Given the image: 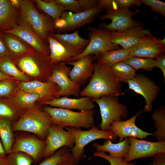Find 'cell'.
Instances as JSON below:
<instances>
[{
    "label": "cell",
    "mask_w": 165,
    "mask_h": 165,
    "mask_svg": "<svg viewBox=\"0 0 165 165\" xmlns=\"http://www.w3.org/2000/svg\"><path fill=\"white\" fill-rule=\"evenodd\" d=\"M45 141L46 146L43 156L44 158L52 155L63 147L71 149L75 144L74 138L70 132L53 123L48 128Z\"/></svg>",
    "instance_id": "4fadbf2b"
},
{
    "label": "cell",
    "mask_w": 165,
    "mask_h": 165,
    "mask_svg": "<svg viewBox=\"0 0 165 165\" xmlns=\"http://www.w3.org/2000/svg\"><path fill=\"white\" fill-rule=\"evenodd\" d=\"M0 138L6 154H9L15 141V135L12 121L8 119L0 118Z\"/></svg>",
    "instance_id": "f1b7e54d"
},
{
    "label": "cell",
    "mask_w": 165,
    "mask_h": 165,
    "mask_svg": "<svg viewBox=\"0 0 165 165\" xmlns=\"http://www.w3.org/2000/svg\"><path fill=\"white\" fill-rule=\"evenodd\" d=\"M152 157L153 163L148 165H165V152L156 154Z\"/></svg>",
    "instance_id": "f6af8a7d"
},
{
    "label": "cell",
    "mask_w": 165,
    "mask_h": 165,
    "mask_svg": "<svg viewBox=\"0 0 165 165\" xmlns=\"http://www.w3.org/2000/svg\"><path fill=\"white\" fill-rule=\"evenodd\" d=\"M123 61L131 66L136 71L140 69L150 71L155 67H157L155 59L143 58L136 57H131Z\"/></svg>",
    "instance_id": "d590c367"
},
{
    "label": "cell",
    "mask_w": 165,
    "mask_h": 165,
    "mask_svg": "<svg viewBox=\"0 0 165 165\" xmlns=\"http://www.w3.org/2000/svg\"><path fill=\"white\" fill-rule=\"evenodd\" d=\"M95 60V56L88 55L78 60L66 62V64L73 66L69 74L71 79L80 86L84 85L93 76Z\"/></svg>",
    "instance_id": "ac0fdd59"
},
{
    "label": "cell",
    "mask_w": 165,
    "mask_h": 165,
    "mask_svg": "<svg viewBox=\"0 0 165 165\" xmlns=\"http://www.w3.org/2000/svg\"><path fill=\"white\" fill-rule=\"evenodd\" d=\"M129 88L142 95L146 104L144 106V112L152 111V102L156 99L160 88L146 75L139 74L127 81Z\"/></svg>",
    "instance_id": "5bb4252c"
},
{
    "label": "cell",
    "mask_w": 165,
    "mask_h": 165,
    "mask_svg": "<svg viewBox=\"0 0 165 165\" xmlns=\"http://www.w3.org/2000/svg\"><path fill=\"white\" fill-rule=\"evenodd\" d=\"M57 4L63 6L65 10L73 13L82 11L78 0H54Z\"/></svg>",
    "instance_id": "ab89813d"
},
{
    "label": "cell",
    "mask_w": 165,
    "mask_h": 165,
    "mask_svg": "<svg viewBox=\"0 0 165 165\" xmlns=\"http://www.w3.org/2000/svg\"><path fill=\"white\" fill-rule=\"evenodd\" d=\"M15 60L16 64L23 73L33 77L43 75L48 81L53 66L49 56L34 50Z\"/></svg>",
    "instance_id": "8992f818"
},
{
    "label": "cell",
    "mask_w": 165,
    "mask_h": 165,
    "mask_svg": "<svg viewBox=\"0 0 165 165\" xmlns=\"http://www.w3.org/2000/svg\"><path fill=\"white\" fill-rule=\"evenodd\" d=\"M79 162L71 155L70 157L63 163L62 165H77Z\"/></svg>",
    "instance_id": "c3c4849f"
},
{
    "label": "cell",
    "mask_w": 165,
    "mask_h": 165,
    "mask_svg": "<svg viewBox=\"0 0 165 165\" xmlns=\"http://www.w3.org/2000/svg\"><path fill=\"white\" fill-rule=\"evenodd\" d=\"M139 12L138 11H132L129 9V7L120 8L108 12L100 16L99 18L102 20L110 19L112 22L108 24H102L99 28L106 29L109 31L121 32L132 27L143 26L141 23L132 18Z\"/></svg>",
    "instance_id": "8fae6325"
},
{
    "label": "cell",
    "mask_w": 165,
    "mask_h": 165,
    "mask_svg": "<svg viewBox=\"0 0 165 165\" xmlns=\"http://www.w3.org/2000/svg\"><path fill=\"white\" fill-rule=\"evenodd\" d=\"M110 68L115 77L120 82L127 83L136 75V71L123 61L112 66Z\"/></svg>",
    "instance_id": "d6a6232c"
},
{
    "label": "cell",
    "mask_w": 165,
    "mask_h": 165,
    "mask_svg": "<svg viewBox=\"0 0 165 165\" xmlns=\"http://www.w3.org/2000/svg\"><path fill=\"white\" fill-rule=\"evenodd\" d=\"M130 57V48H122L105 52L97 58V61L106 66L112 65L122 61Z\"/></svg>",
    "instance_id": "83f0119b"
},
{
    "label": "cell",
    "mask_w": 165,
    "mask_h": 165,
    "mask_svg": "<svg viewBox=\"0 0 165 165\" xmlns=\"http://www.w3.org/2000/svg\"><path fill=\"white\" fill-rule=\"evenodd\" d=\"M141 3L150 6L152 11L165 16V3L158 0H141Z\"/></svg>",
    "instance_id": "60d3db41"
},
{
    "label": "cell",
    "mask_w": 165,
    "mask_h": 165,
    "mask_svg": "<svg viewBox=\"0 0 165 165\" xmlns=\"http://www.w3.org/2000/svg\"><path fill=\"white\" fill-rule=\"evenodd\" d=\"M130 148L127 156L124 158L128 163L136 159L153 157L156 154L165 152V141L151 142L129 137Z\"/></svg>",
    "instance_id": "2e32d148"
},
{
    "label": "cell",
    "mask_w": 165,
    "mask_h": 165,
    "mask_svg": "<svg viewBox=\"0 0 165 165\" xmlns=\"http://www.w3.org/2000/svg\"><path fill=\"white\" fill-rule=\"evenodd\" d=\"M94 156L105 159L110 163L111 165H136L134 163L125 162L123 158L112 157L102 151L95 152L94 154Z\"/></svg>",
    "instance_id": "f35d334b"
},
{
    "label": "cell",
    "mask_w": 165,
    "mask_h": 165,
    "mask_svg": "<svg viewBox=\"0 0 165 165\" xmlns=\"http://www.w3.org/2000/svg\"><path fill=\"white\" fill-rule=\"evenodd\" d=\"M148 29L143 26H136L130 28L121 32L110 31L111 42L121 46L123 48H129L134 45L145 36L150 34Z\"/></svg>",
    "instance_id": "ffe728a7"
},
{
    "label": "cell",
    "mask_w": 165,
    "mask_h": 165,
    "mask_svg": "<svg viewBox=\"0 0 165 165\" xmlns=\"http://www.w3.org/2000/svg\"><path fill=\"white\" fill-rule=\"evenodd\" d=\"M65 129L73 136L75 140L74 146L70 149L71 155L79 161L84 158V147L89 143L99 139L115 141L118 138L112 131L101 130L95 125L86 130L70 127H66Z\"/></svg>",
    "instance_id": "5b68a950"
},
{
    "label": "cell",
    "mask_w": 165,
    "mask_h": 165,
    "mask_svg": "<svg viewBox=\"0 0 165 165\" xmlns=\"http://www.w3.org/2000/svg\"><path fill=\"white\" fill-rule=\"evenodd\" d=\"M93 99L87 97L78 98H72L67 97H54L52 100L41 103L54 107L71 109H77L80 111H90L95 107Z\"/></svg>",
    "instance_id": "603a6c76"
},
{
    "label": "cell",
    "mask_w": 165,
    "mask_h": 165,
    "mask_svg": "<svg viewBox=\"0 0 165 165\" xmlns=\"http://www.w3.org/2000/svg\"><path fill=\"white\" fill-rule=\"evenodd\" d=\"M20 10L14 8L9 0H0V32L12 30L17 25Z\"/></svg>",
    "instance_id": "cb8c5ba5"
},
{
    "label": "cell",
    "mask_w": 165,
    "mask_h": 165,
    "mask_svg": "<svg viewBox=\"0 0 165 165\" xmlns=\"http://www.w3.org/2000/svg\"><path fill=\"white\" fill-rule=\"evenodd\" d=\"M52 123L50 116L36 107L23 110L18 120L12 123V128L13 132L31 133L45 140L48 128Z\"/></svg>",
    "instance_id": "7a4b0ae2"
},
{
    "label": "cell",
    "mask_w": 165,
    "mask_h": 165,
    "mask_svg": "<svg viewBox=\"0 0 165 165\" xmlns=\"http://www.w3.org/2000/svg\"><path fill=\"white\" fill-rule=\"evenodd\" d=\"M13 29L3 33L14 34L28 44L36 51L50 56L49 46L33 30L26 22H19Z\"/></svg>",
    "instance_id": "d6986e66"
},
{
    "label": "cell",
    "mask_w": 165,
    "mask_h": 165,
    "mask_svg": "<svg viewBox=\"0 0 165 165\" xmlns=\"http://www.w3.org/2000/svg\"><path fill=\"white\" fill-rule=\"evenodd\" d=\"M152 118L154 121L156 130L152 133L158 142L165 141V107H160L153 112Z\"/></svg>",
    "instance_id": "1f68e13d"
},
{
    "label": "cell",
    "mask_w": 165,
    "mask_h": 165,
    "mask_svg": "<svg viewBox=\"0 0 165 165\" xmlns=\"http://www.w3.org/2000/svg\"><path fill=\"white\" fill-rule=\"evenodd\" d=\"M22 111L13 101L0 98V118L7 119L12 121L19 118Z\"/></svg>",
    "instance_id": "e575fe53"
},
{
    "label": "cell",
    "mask_w": 165,
    "mask_h": 165,
    "mask_svg": "<svg viewBox=\"0 0 165 165\" xmlns=\"http://www.w3.org/2000/svg\"><path fill=\"white\" fill-rule=\"evenodd\" d=\"M44 110L51 117L53 123L64 128L67 127L87 129L94 126L95 111L76 112L71 110L46 106Z\"/></svg>",
    "instance_id": "3957f363"
},
{
    "label": "cell",
    "mask_w": 165,
    "mask_h": 165,
    "mask_svg": "<svg viewBox=\"0 0 165 165\" xmlns=\"http://www.w3.org/2000/svg\"><path fill=\"white\" fill-rule=\"evenodd\" d=\"M0 71L8 76L24 82H28L29 79L16 66L14 61L9 55L0 58Z\"/></svg>",
    "instance_id": "f546056e"
},
{
    "label": "cell",
    "mask_w": 165,
    "mask_h": 165,
    "mask_svg": "<svg viewBox=\"0 0 165 165\" xmlns=\"http://www.w3.org/2000/svg\"><path fill=\"white\" fill-rule=\"evenodd\" d=\"M8 55H9V51L2 32H0V58Z\"/></svg>",
    "instance_id": "bcb514c9"
},
{
    "label": "cell",
    "mask_w": 165,
    "mask_h": 165,
    "mask_svg": "<svg viewBox=\"0 0 165 165\" xmlns=\"http://www.w3.org/2000/svg\"><path fill=\"white\" fill-rule=\"evenodd\" d=\"M35 1L38 8L50 16L54 21L59 19L62 13L65 10L63 6L56 3L54 0Z\"/></svg>",
    "instance_id": "836d02e7"
},
{
    "label": "cell",
    "mask_w": 165,
    "mask_h": 165,
    "mask_svg": "<svg viewBox=\"0 0 165 165\" xmlns=\"http://www.w3.org/2000/svg\"><path fill=\"white\" fill-rule=\"evenodd\" d=\"M7 165H31L33 160L31 157L22 152L11 153L6 156Z\"/></svg>",
    "instance_id": "74e56055"
},
{
    "label": "cell",
    "mask_w": 165,
    "mask_h": 165,
    "mask_svg": "<svg viewBox=\"0 0 165 165\" xmlns=\"http://www.w3.org/2000/svg\"><path fill=\"white\" fill-rule=\"evenodd\" d=\"M94 65L93 76L88 85L80 90L79 96L97 99L105 96L120 94L122 84L114 76L110 67L97 61Z\"/></svg>",
    "instance_id": "6da1fadb"
},
{
    "label": "cell",
    "mask_w": 165,
    "mask_h": 165,
    "mask_svg": "<svg viewBox=\"0 0 165 165\" xmlns=\"http://www.w3.org/2000/svg\"><path fill=\"white\" fill-rule=\"evenodd\" d=\"M46 146L45 140L32 135L24 134L15 136L11 153L22 152L31 156L34 164L38 163L43 158Z\"/></svg>",
    "instance_id": "7c38bea8"
},
{
    "label": "cell",
    "mask_w": 165,
    "mask_h": 165,
    "mask_svg": "<svg viewBox=\"0 0 165 165\" xmlns=\"http://www.w3.org/2000/svg\"><path fill=\"white\" fill-rule=\"evenodd\" d=\"M118 9L129 7L132 5L140 6L142 4L140 0H115Z\"/></svg>",
    "instance_id": "7bdbcfd3"
},
{
    "label": "cell",
    "mask_w": 165,
    "mask_h": 165,
    "mask_svg": "<svg viewBox=\"0 0 165 165\" xmlns=\"http://www.w3.org/2000/svg\"><path fill=\"white\" fill-rule=\"evenodd\" d=\"M38 99L40 100L38 94L28 92L20 89L14 95L13 102L23 111L36 107L35 103Z\"/></svg>",
    "instance_id": "4dcf8cb0"
},
{
    "label": "cell",
    "mask_w": 165,
    "mask_h": 165,
    "mask_svg": "<svg viewBox=\"0 0 165 165\" xmlns=\"http://www.w3.org/2000/svg\"><path fill=\"white\" fill-rule=\"evenodd\" d=\"M47 40L50 52L49 57L53 64L66 63L72 57L71 54L60 42L49 34Z\"/></svg>",
    "instance_id": "4316f807"
},
{
    "label": "cell",
    "mask_w": 165,
    "mask_h": 165,
    "mask_svg": "<svg viewBox=\"0 0 165 165\" xmlns=\"http://www.w3.org/2000/svg\"><path fill=\"white\" fill-rule=\"evenodd\" d=\"M103 10L97 6L90 10L78 13L65 11L60 18L54 21L55 28L61 32L74 31L92 22Z\"/></svg>",
    "instance_id": "9c48e42d"
},
{
    "label": "cell",
    "mask_w": 165,
    "mask_h": 165,
    "mask_svg": "<svg viewBox=\"0 0 165 165\" xmlns=\"http://www.w3.org/2000/svg\"><path fill=\"white\" fill-rule=\"evenodd\" d=\"M62 164H61V165H62Z\"/></svg>",
    "instance_id": "db71d44e"
},
{
    "label": "cell",
    "mask_w": 165,
    "mask_h": 165,
    "mask_svg": "<svg viewBox=\"0 0 165 165\" xmlns=\"http://www.w3.org/2000/svg\"><path fill=\"white\" fill-rule=\"evenodd\" d=\"M19 21L25 22L45 42L49 33L56 29L53 20L40 13L30 0H20Z\"/></svg>",
    "instance_id": "277c9868"
},
{
    "label": "cell",
    "mask_w": 165,
    "mask_h": 165,
    "mask_svg": "<svg viewBox=\"0 0 165 165\" xmlns=\"http://www.w3.org/2000/svg\"><path fill=\"white\" fill-rule=\"evenodd\" d=\"M19 86L20 89L25 91L39 95L41 103L52 100L60 89L57 84L50 81L22 82L19 83Z\"/></svg>",
    "instance_id": "44dd1931"
},
{
    "label": "cell",
    "mask_w": 165,
    "mask_h": 165,
    "mask_svg": "<svg viewBox=\"0 0 165 165\" xmlns=\"http://www.w3.org/2000/svg\"><path fill=\"white\" fill-rule=\"evenodd\" d=\"M9 55L14 60L35 50L28 44L17 36L2 32Z\"/></svg>",
    "instance_id": "d4e9b609"
},
{
    "label": "cell",
    "mask_w": 165,
    "mask_h": 165,
    "mask_svg": "<svg viewBox=\"0 0 165 165\" xmlns=\"http://www.w3.org/2000/svg\"><path fill=\"white\" fill-rule=\"evenodd\" d=\"M0 165H7L6 156L4 157H0Z\"/></svg>",
    "instance_id": "f5cc1de1"
},
{
    "label": "cell",
    "mask_w": 165,
    "mask_h": 165,
    "mask_svg": "<svg viewBox=\"0 0 165 165\" xmlns=\"http://www.w3.org/2000/svg\"><path fill=\"white\" fill-rule=\"evenodd\" d=\"M6 156L0 138V157H4Z\"/></svg>",
    "instance_id": "816d5d0a"
},
{
    "label": "cell",
    "mask_w": 165,
    "mask_h": 165,
    "mask_svg": "<svg viewBox=\"0 0 165 165\" xmlns=\"http://www.w3.org/2000/svg\"><path fill=\"white\" fill-rule=\"evenodd\" d=\"M64 62L53 64L52 74L49 81L57 84L60 90L56 94L55 97L79 96L81 86L72 81L70 79L69 74L71 68L68 67Z\"/></svg>",
    "instance_id": "30bf717a"
},
{
    "label": "cell",
    "mask_w": 165,
    "mask_h": 165,
    "mask_svg": "<svg viewBox=\"0 0 165 165\" xmlns=\"http://www.w3.org/2000/svg\"><path fill=\"white\" fill-rule=\"evenodd\" d=\"M12 79H6L0 82V98L9 96L13 93L14 86Z\"/></svg>",
    "instance_id": "b9f144b4"
},
{
    "label": "cell",
    "mask_w": 165,
    "mask_h": 165,
    "mask_svg": "<svg viewBox=\"0 0 165 165\" xmlns=\"http://www.w3.org/2000/svg\"><path fill=\"white\" fill-rule=\"evenodd\" d=\"M92 146L97 151L108 152L109 153V155L111 156L123 159L128 153L130 148L128 137L125 138L122 141L116 144L112 143L110 140H105L102 145L94 143Z\"/></svg>",
    "instance_id": "484cf974"
},
{
    "label": "cell",
    "mask_w": 165,
    "mask_h": 165,
    "mask_svg": "<svg viewBox=\"0 0 165 165\" xmlns=\"http://www.w3.org/2000/svg\"><path fill=\"white\" fill-rule=\"evenodd\" d=\"M12 6L15 8L20 10V0H9Z\"/></svg>",
    "instance_id": "681fc988"
},
{
    "label": "cell",
    "mask_w": 165,
    "mask_h": 165,
    "mask_svg": "<svg viewBox=\"0 0 165 165\" xmlns=\"http://www.w3.org/2000/svg\"><path fill=\"white\" fill-rule=\"evenodd\" d=\"M165 38L162 39L147 35L130 48V56L156 59L165 51Z\"/></svg>",
    "instance_id": "9a60e30c"
},
{
    "label": "cell",
    "mask_w": 165,
    "mask_h": 165,
    "mask_svg": "<svg viewBox=\"0 0 165 165\" xmlns=\"http://www.w3.org/2000/svg\"><path fill=\"white\" fill-rule=\"evenodd\" d=\"M69 149L63 147L57 150L52 155L46 158L38 165H61L71 156Z\"/></svg>",
    "instance_id": "8d00e7d4"
},
{
    "label": "cell",
    "mask_w": 165,
    "mask_h": 165,
    "mask_svg": "<svg viewBox=\"0 0 165 165\" xmlns=\"http://www.w3.org/2000/svg\"><path fill=\"white\" fill-rule=\"evenodd\" d=\"M49 35L60 42L72 55L75 57L81 54L89 43V40L81 37L78 31L72 33L56 34L50 32Z\"/></svg>",
    "instance_id": "7402d4cb"
},
{
    "label": "cell",
    "mask_w": 165,
    "mask_h": 165,
    "mask_svg": "<svg viewBox=\"0 0 165 165\" xmlns=\"http://www.w3.org/2000/svg\"><path fill=\"white\" fill-rule=\"evenodd\" d=\"M141 110L130 119L124 121H114L111 124L109 130L113 132L119 138L118 142L122 141L127 137H133L141 140L147 138L149 135L153 136L152 133L144 131L138 127L135 121L138 116L142 113Z\"/></svg>",
    "instance_id": "e0dca14e"
},
{
    "label": "cell",
    "mask_w": 165,
    "mask_h": 165,
    "mask_svg": "<svg viewBox=\"0 0 165 165\" xmlns=\"http://www.w3.org/2000/svg\"><path fill=\"white\" fill-rule=\"evenodd\" d=\"M82 11L90 10L97 5V0H78Z\"/></svg>",
    "instance_id": "ee69618b"
},
{
    "label": "cell",
    "mask_w": 165,
    "mask_h": 165,
    "mask_svg": "<svg viewBox=\"0 0 165 165\" xmlns=\"http://www.w3.org/2000/svg\"><path fill=\"white\" fill-rule=\"evenodd\" d=\"M157 64V67L162 71L165 80V55L164 53L161 54L155 59Z\"/></svg>",
    "instance_id": "7dc6e473"
},
{
    "label": "cell",
    "mask_w": 165,
    "mask_h": 165,
    "mask_svg": "<svg viewBox=\"0 0 165 165\" xmlns=\"http://www.w3.org/2000/svg\"><path fill=\"white\" fill-rule=\"evenodd\" d=\"M117 96L108 95L93 99L99 106L101 122L98 126L101 130H109L113 122L122 121L127 117L128 109L125 105L119 102Z\"/></svg>",
    "instance_id": "52a82bcc"
},
{
    "label": "cell",
    "mask_w": 165,
    "mask_h": 165,
    "mask_svg": "<svg viewBox=\"0 0 165 165\" xmlns=\"http://www.w3.org/2000/svg\"><path fill=\"white\" fill-rule=\"evenodd\" d=\"M89 43L80 55L71 58L68 61L78 60L88 55L95 56V60L103 53L108 51L120 49L119 46L112 43L110 39V31L104 28L89 27Z\"/></svg>",
    "instance_id": "ba28073f"
},
{
    "label": "cell",
    "mask_w": 165,
    "mask_h": 165,
    "mask_svg": "<svg viewBox=\"0 0 165 165\" xmlns=\"http://www.w3.org/2000/svg\"><path fill=\"white\" fill-rule=\"evenodd\" d=\"M15 79L13 77L8 76L3 73L0 71V82L6 79Z\"/></svg>",
    "instance_id": "f907efd6"
}]
</instances>
